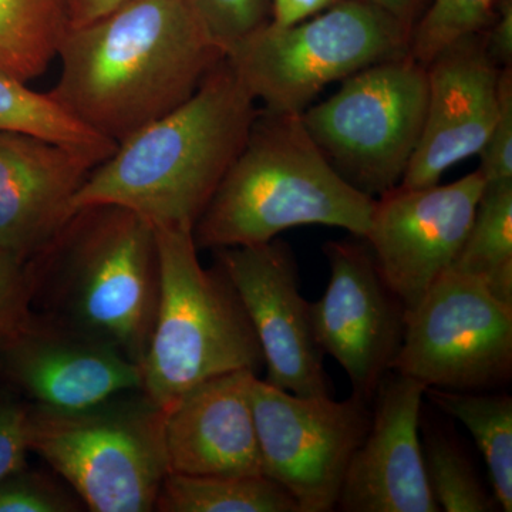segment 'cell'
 Instances as JSON below:
<instances>
[{
	"instance_id": "cell-1",
	"label": "cell",
	"mask_w": 512,
	"mask_h": 512,
	"mask_svg": "<svg viewBox=\"0 0 512 512\" xmlns=\"http://www.w3.org/2000/svg\"><path fill=\"white\" fill-rule=\"evenodd\" d=\"M224 56L185 0H133L67 29L49 94L119 146L190 99Z\"/></svg>"
},
{
	"instance_id": "cell-24",
	"label": "cell",
	"mask_w": 512,
	"mask_h": 512,
	"mask_svg": "<svg viewBox=\"0 0 512 512\" xmlns=\"http://www.w3.org/2000/svg\"><path fill=\"white\" fill-rule=\"evenodd\" d=\"M421 446L431 493L441 511L498 510L494 494L488 493L476 468L457 443L437 433L426 437Z\"/></svg>"
},
{
	"instance_id": "cell-27",
	"label": "cell",
	"mask_w": 512,
	"mask_h": 512,
	"mask_svg": "<svg viewBox=\"0 0 512 512\" xmlns=\"http://www.w3.org/2000/svg\"><path fill=\"white\" fill-rule=\"evenodd\" d=\"M222 52L271 20V0H185Z\"/></svg>"
},
{
	"instance_id": "cell-8",
	"label": "cell",
	"mask_w": 512,
	"mask_h": 512,
	"mask_svg": "<svg viewBox=\"0 0 512 512\" xmlns=\"http://www.w3.org/2000/svg\"><path fill=\"white\" fill-rule=\"evenodd\" d=\"M426 107V67L407 55L352 74L301 120L336 173L375 198L402 183Z\"/></svg>"
},
{
	"instance_id": "cell-34",
	"label": "cell",
	"mask_w": 512,
	"mask_h": 512,
	"mask_svg": "<svg viewBox=\"0 0 512 512\" xmlns=\"http://www.w3.org/2000/svg\"><path fill=\"white\" fill-rule=\"evenodd\" d=\"M366 2L392 15L410 32L426 8V0H366Z\"/></svg>"
},
{
	"instance_id": "cell-4",
	"label": "cell",
	"mask_w": 512,
	"mask_h": 512,
	"mask_svg": "<svg viewBox=\"0 0 512 512\" xmlns=\"http://www.w3.org/2000/svg\"><path fill=\"white\" fill-rule=\"evenodd\" d=\"M375 204L336 173L301 114L262 109L192 237L198 249L249 247L289 228L326 225L365 238Z\"/></svg>"
},
{
	"instance_id": "cell-32",
	"label": "cell",
	"mask_w": 512,
	"mask_h": 512,
	"mask_svg": "<svg viewBox=\"0 0 512 512\" xmlns=\"http://www.w3.org/2000/svg\"><path fill=\"white\" fill-rule=\"evenodd\" d=\"M336 2L338 0H271L269 22L281 28H288L319 15Z\"/></svg>"
},
{
	"instance_id": "cell-16",
	"label": "cell",
	"mask_w": 512,
	"mask_h": 512,
	"mask_svg": "<svg viewBox=\"0 0 512 512\" xmlns=\"http://www.w3.org/2000/svg\"><path fill=\"white\" fill-rule=\"evenodd\" d=\"M427 387L389 372L373 397L365 440L350 460L336 510L440 512L434 500L419 436Z\"/></svg>"
},
{
	"instance_id": "cell-17",
	"label": "cell",
	"mask_w": 512,
	"mask_h": 512,
	"mask_svg": "<svg viewBox=\"0 0 512 512\" xmlns=\"http://www.w3.org/2000/svg\"><path fill=\"white\" fill-rule=\"evenodd\" d=\"M249 370L205 380L165 410L170 473L183 476H265L252 410Z\"/></svg>"
},
{
	"instance_id": "cell-26",
	"label": "cell",
	"mask_w": 512,
	"mask_h": 512,
	"mask_svg": "<svg viewBox=\"0 0 512 512\" xmlns=\"http://www.w3.org/2000/svg\"><path fill=\"white\" fill-rule=\"evenodd\" d=\"M86 510L62 478L23 466L0 480V512H79Z\"/></svg>"
},
{
	"instance_id": "cell-15",
	"label": "cell",
	"mask_w": 512,
	"mask_h": 512,
	"mask_svg": "<svg viewBox=\"0 0 512 512\" xmlns=\"http://www.w3.org/2000/svg\"><path fill=\"white\" fill-rule=\"evenodd\" d=\"M483 35L458 40L426 67V117L402 187L439 184L448 168L484 147L497 119L501 67Z\"/></svg>"
},
{
	"instance_id": "cell-14",
	"label": "cell",
	"mask_w": 512,
	"mask_h": 512,
	"mask_svg": "<svg viewBox=\"0 0 512 512\" xmlns=\"http://www.w3.org/2000/svg\"><path fill=\"white\" fill-rule=\"evenodd\" d=\"M0 380L29 406L67 412L141 389V369L113 346L32 311L0 340Z\"/></svg>"
},
{
	"instance_id": "cell-9",
	"label": "cell",
	"mask_w": 512,
	"mask_h": 512,
	"mask_svg": "<svg viewBox=\"0 0 512 512\" xmlns=\"http://www.w3.org/2000/svg\"><path fill=\"white\" fill-rule=\"evenodd\" d=\"M392 372L458 392L504 386L512 376V305L480 279L448 269L407 312Z\"/></svg>"
},
{
	"instance_id": "cell-22",
	"label": "cell",
	"mask_w": 512,
	"mask_h": 512,
	"mask_svg": "<svg viewBox=\"0 0 512 512\" xmlns=\"http://www.w3.org/2000/svg\"><path fill=\"white\" fill-rule=\"evenodd\" d=\"M0 133L23 134L72 148L96 161L107 160L117 144L84 126L49 93H37L26 82L0 72Z\"/></svg>"
},
{
	"instance_id": "cell-3",
	"label": "cell",
	"mask_w": 512,
	"mask_h": 512,
	"mask_svg": "<svg viewBox=\"0 0 512 512\" xmlns=\"http://www.w3.org/2000/svg\"><path fill=\"white\" fill-rule=\"evenodd\" d=\"M26 268L33 312L113 346L141 369L160 293L150 221L119 205L79 208Z\"/></svg>"
},
{
	"instance_id": "cell-18",
	"label": "cell",
	"mask_w": 512,
	"mask_h": 512,
	"mask_svg": "<svg viewBox=\"0 0 512 512\" xmlns=\"http://www.w3.org/2000/svg\"><path fill=\"white\" fill-rule=\"evenodd\" d=\"M96 165L52 141L0 133V252L28 262L45 247Z\"/></svg>"
},
{
	"instance_id": "cell-25",
	"label": "cell",
	"mask_w": 512,
	"mask_h": 512,
	"mask_svg": "<svg viewBox=\"0 0 512 512\" xmlns=\"http://www.w3.org/2000/svg\"><path fill=\"white\" fill-rule=\"evenodd\" d=\"M498 0H433L410 32L409 55L427 67L464 37L483 35L495 18Z\"/></svg>"
},
{
	"instance_id": "cell-7",
	"label": "cell",
	"mask_w": 512,
	"mask_h": 512,
	"mask_svg": "<svg viewBox=\"0 0 512 512\" xmlns=\"http://www.w3.org/2000/svg\"><path fill=\"white\" fill-rule=\"evenodd\" d=\"M410 30L366 0H338L311 20L268 22L225 52L264 109L301 114L328 84L409 55Z\"/></svg>"
},
{
	"instance_id": "cell-28",
	"label": "cell",
	"mask_w": 512,
	"mask_h": 512,
	"mask_svg": "<svg viewBox=\"0 0 512 512\" xmlns=\"http://www.w3.org/2000/svg\"><path fill=\"white\" fill-rule=\"evenodd\" d=\"M500 103L493 128L481 148L478 173L485 183L512 180V67H503L500 73Z\"/></svg>"
},
{
	"instance_id": "cell-11",
	"label": "cell",
	"mask_w": 512,
	"mask_h": 512,
	"mask_svg": "<svg viewBox=\"0 0 512 512\" xmlns=\"http://www.w3.org/2000/svg\"><path fill=\"white\" fill-rule=\"evenodd\" d=\"M325 244L328 288L311 302L316 342L342 366L353 393L372 404L402 348L407 311L386 284L365 239Z\"/></svg>"
},
{
	"instance_id": "cell-2",
	"label": "cell",
	"mask_w": 512,
	"mask_h": 512,
	"mask_svg": "<svg viewBox=\"0 0 512 512\" xmlns=\"http://www.w3.org/2000/svg\"><path fill=\"white\" fill-rule=\"evenodd\" d=\"M255 101L224 56L190 99L93 168L70 215L89 205H119L154 227L194 229L247 141Z\"/></svg>"
},
{
	"instance_id": "cell-30",
	"label": "cell",
	"mask_w": 512,
	"mask_h": 512,
	"mask_svg": "<svg viewBox=\"0 0 512 512\" xmlns=\"http://www.w3.org/2000/svg\"><path fill=\"white\" fill-rule=\"evenodd\" d=\"M32 313L26 262L0 252V340L18 329Z\"/></svg>"
},
{
	"instance_id": "cell-29",
	"label": "cell",
	"mask_w": 512,
	"mask_h": 512,
	"mask_svg": "<svg viewBox=\"0 0 512 512\" xmlns=\"http://www.w3.org/2000/svg\"><path fill=\"white\" fill-rule=\"evenodd\" d=\"M30 406L0 380V480L26 466Z\"/></svg>"
},
{
	"instance_id": "cell-33",
	"label": "cell",
	"mask_w": 512,
	"mask_h": 512,
	"mask_svg": "<svg viewBox=\"0 0 512 512\" xmlns=\"http://www.w3.org/2000/svg\"><path fill=\"white\" fill-rule=\"evenodd\" d=\"M133 0H64L69 28L89 25Z\"/></svg>"
},
{
	"instance_id": "cell-21",
	"label": "cell",
	"mask_w": 512,
	"mask_h": 512,
	"mask_svg": "<svg viewBox=\"0 0 512 512\" xmlns=\"http://www.w3.org/2000/svg\"><path fill=\"white\" fill-rule=\"evenodd\" d=\"M450 269L480 279L512 305V180L485 183L466 242Z\"/></svg>"
},
{
	"instance_id": "cell-12",
	"label": "cell",
	"mask_w": 512,
	"mask_h": 512,
	"mask_svg": "<svg viewBox=\"0 0 512 512\" xmlns=\"http://www.w3.org/2000/svg\"><path fill=\"white\" fill-rule=\"evenodd\" d=\"M484 185L483 175L476 171L447 185H397L376 200L363 239L407 312L456 261Z\"/></svg>"
},
{
	"instance_id": "cell-10",
	"label": "cell",
	"mask_w": 512,
	"mask_h": 512,
	"mask_svg": "<svg viewBox=\"0 0 512 512\" xmlns=\"http://www.w3.org/2000/svg\"><path fill=\"white\" fill-rule=\"evenodd\" d=\"M252 410L264 474L284 485L301 512L338 507L350 460L369 431L370 403L353 393L298 396L256 377Z\"/></svg>"
},
{
	"instance_id": "cell-13",
	"label": "cell",
	"mask_w": 512,
	"mask_h": 512,
	"mask_svg": "<svg viewBox=\"0 0 512 512\" xmlns=\"http://www.w3.org/2000/svg\"><path fill=\"white\" fill-rule=\"evenodd\" d=\"M215 251L261 345L265 382L298 396H330L325 353L313 332L311 302L299 292L292 248L272 239Z\"/></svg>"
},
{
	"instance_id": "cell-23",
	"label": "cell",
	"mask_w": 512,
	"mask_h": 512,
	"mask_svg": "<svg viewBox=\"0 0 512 512\" xmlns=\"http://www.w3.org/2000/svg\"><path fill=\"white\" fill-rule=\"evenodd\" d=\"M67 29L64 0H0V72L23 82L42 76Z\"/></svg>"
},
{
	"instance_id": "cell-6",
	"label": "cell",
	"mask_w": 512,
	"mask_h": 512,
	"mask_svg": "<svg viewBox=\"0 0 512 512\" xmlns=\"http://www.w3.org/2000/svg\"><path fill=\"white\" fill-rule=\"evenodd\" d=\"M165 410L141 389L79 410L30 406L28 444L92 512H151L170 474Z\"/></svg>"
},
{
	"instance_id": "cell-20",
	"label": "cell",
	"mask_w": 512,
	"mask_h": 512,
	"mask_svg": "<svg viewBox=\"0 0 512 512\" xmlns=\"http://www.w3.org/2000/svg\"><path fill=\"white\" fill-rule=\"evenodd\" d=\"M441 412L464 424L476 440L491 478L498 507L512 511V397L427 387Z\"/></svg>"
},
{
	"instance_id": "cell-19",
	"label": "cell",
	"mask_w": 512,
	"mask_h": 512,
	"mask_svg": "<svg viewBox=\"0 0 512 512\" xmlns=\"http://www.w3.org/2000/svg\"><path fill=\"white\" fill-rule=\"evenodd\" d=\"M158 512H301L284 485L268 476H183L170 473Z\"/></svg>"
},
{
	"instance_id": "cell-5",
	"label": "cell",
	"mask_w": 512,
	"mask_h": 512,
	"mask_svg": "<svg viewBox=\"0 0 512 512\" xmlns=\"http://www.w3.org/2000/svg\"><path fill=\"white\" fill-rule=\"evenodd\" d=\"M156 228L160 293L141 363V390L164 410L205 380L249 370L264 353L247 311L220 265L205 269L192 229Z\"/></svg>"
},
{
	"instance_id": "cell-31",
	"label": "cell",
	"mask_w": 512,
	"mask_h": 512,
	"mask_svg": "<svg viewBox=\"0 0 512 512\" xmlns=\"http://www.w3.org/2000/svg\"><path fill=\"white\" fill-rule=\"evenodd\" d=\"M484 39L488 55L498 67L512 66V0H498L495 18Z\"/></svg>"
}]
</instances>
